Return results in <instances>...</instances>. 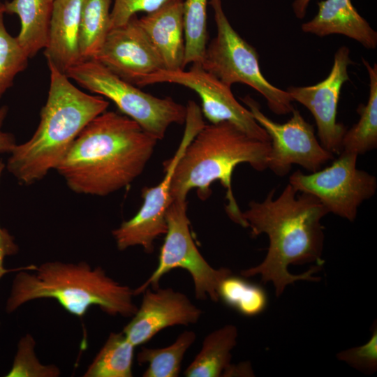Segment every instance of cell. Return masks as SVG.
Wrapping results in <instances>:
<instances>
[{
    "label": "cell",
    "mask_w": 377,
    "mask_h": 377,
    "mask_svg": "<svg viewBox=\"0 0 377 377\" xmlns=\"http://www.w3.org/2000/svg\"><path fill=\"white\" fill-rule=\"evenodd\" d=\"M272 188L261 202H250L242 212L253 237L266 234L269 247L258 265L241 272L244 277L259 275L271 283L277 297L299 281L316 282L314 274L324 263L322 219L329 212L313 195L300 192L288 184L277 198Z\"/></svg>",
    "instance_id": "obj_1"
},
{
    "label": "cell",
    "mask_w": 377,
    "mask_h": 377,
    "mask_svg": "<svg viewBox=\"0 0 377 377\" xmlns=\"http://www.w3.org/2000/svg\"><path fill=\"white\" fill-rule=\"evenodd\" d=\"M157 141L128 117L105 111L83 128L55 170L73 192L105 196L142 173Z\"/></svg>",
    "instance_id": "obj_2"
},
{
    "label": "cell",
    "mask_w": 377,
    "mask_h": 377,
    "mask_svg": "<svg viewBox=\"0 0 377 377\" xmlns=\"http://www.w3.org/2000/svg\"><path fill=\"white\" fill-rule=\"evenodd\" d=\"M50 87L40 122L32 137L16 145L7 169L24 185H31L56 169L72 143L110 103L103 97L81 91L52 62L47 61Z\"/></svg>",
    "instance_id": "obj_3"
},
{
    "label": "cell",
    "mask_w": 377,
    "mask_h": 377,
    "mask_svg": "<svg viewBox=\"0 0 377 377\" xmlns=\"http://www.w3.org/2000/svg\"><path fill=\"white\" fill-rule=\"evenodd\" d=\"M270 142L253 138L228 121L205 125L186 148L172 179V200H186L196 189L198 198L207 200L210 186L219 181L226 191V211L229 218L248 228L232 189V175L237 165L248 163L258 171L267 168Z\"/></svg>",
    "instance_id": "obj_4"
},
{
    "label": "cell",
    "mask_w": 377,
    "mask_h": 377,
    "mask_svg": "<svg viewBox=\"0 0 377 377\" xmlns=\"http://www.w3.org/2000/svg\"><path fill=\"white\" fill-rule=\"evenodd\" d=\"M133 296V290L109 277L101 267L92 268L83 261H52L17 272L6 311L11 313L28 302L52 298L81 318L92 306L109 315L132 317L138 309Z\"/></svg>",
    "instance_id": "obj_5"
},
{
    "label": "cell",
    "mask_w": 377,
    "mask_h": 377,
    "mask_svg": "<svg viewBox=\"0 0 377 377\" xmlns=\"http://www.w3.org/2000/svg\"><path fill=\"white\" fill-rule=\"evenodd\" d=\"M65 74L84 89L110 99L157 140L164 138L171 124L185 123L186 106L171 97L158 98L142 91L96 59H82Z\"/></svg>",
    "instance_id": "obj_6"
},
{
    "label": "cell",
    "mask_w": 377,
    "mask_h": 377,
    "mask_svg": "<svg viewBox=\"0 0 377 377\" xmlns=\"http://www.w3.org/2000/svg\"><path fill=\"white\" fill-rule=\"evenodd\" d=\"M216 27V36L207 46L202 66L231 87L235 83L249 86L266 100L269 110L279 115L294 109L287 91L272 84L261 72L256 50L232 27L221 0H210Z\"/></svg>",
    "instance_id": "obj_7"
},
{
    "label": "cell",
    "mask_w": 377,
    "mask_h": 377,
    "mask_svg": "<svg viewBox=\"0 0 377 377\" xmlns=\"http://www.w3.org/2000/svg\"><path fill=\"white\" fill-rule=\"evenodd\" d=\"M186 200H174L165 214L167 230L160 251L156 269L140 286L133 290L134 295L142 293L150 286L159 288L161 279L171 270L181 268L191 276L195 297H208L214 302L219 300L218 288L221 281L232 274L230 269L212 267L198 251L190 231L186 214Z\"/></svg>",
    "instance_id": "obj_8"
},
{
    "label": "cell",
    "mask_w": 377,
    "mask_h": 377,
    "mask_svg": "<svg viewBox=\"0 0 377 377\" xmlns=\"http://www.w3.org/2000/svg\"><path fill=\"white\" fill-rule=\"evenodd\" d=\"M186 107L185 129L173 156L165 161V175L156 186L142 190L143 203L137 214L112 230L119 251L140 246L147 253L154 250V242L167 230L165 214L172 202L170 190L175 169L186 148L205 125L202 112L195 102L188 101Z\"/></svg>",
    "instance_id": "obj_9"
},
{
    "label": "cell",
    "mask_w": 377,
    "mask_h": 377,
    "mask_svg": "<svg viewBox=\"0 0 377 377\" xmlns=\"http://www.w3.org/2000/svg\"><path fill=\"white\" fill-rule=\"evenodd\" d=\"M358 155L341 151L339 157L323 170L309 175L293 172L289 184L297 192L315 196L327 209L353 222L360 205L375 195V176L357 168Z\"/></svg>",
    "instance_id": "obj_10"
},
{
    "label": "cell",
    "mask_w": 377,
    "mask_h": 377,
    "mask_svg": "<svg viewBox=\"0 0 377 377\" xmlns=\"http://www.w3.org/2000/svg\"><path fill=\"white\" fill-rule=\"evenodd\" d=\"M156 83L177 84L194 91L201 100L202 113L211 124L228 121L253 138L270 142L250 110L235 98L231 87L205 70L201 64H192L188 71L161 69L141 78L136 86Z\"/></svg>",
    "instance_id": "obj_11"
},
{
    "label": "cell",
    "mask_w": 377,
    "mask_h": 377,
    "mask_svg": "<svg viewBox=\"0 0 377 377\" xmlns=\"http://www.w3.org/2000/svg\"><path fill=\"white\" fill-rule=\"evenodd\" d=\"M240 99L269 137L271 148L267 168L276 175H286L293 164L313 172L334 158V154L318 142L313 126L304 119L298 110L294 108L290 119L284 124H279L267 117L258 103L250 96Z\"/></svg>",
    "instance_id": "obj_12"
},
{
    "label": "cell",
    "mask_w": 377,
    "mask_h": 377,
    "mask_svg": "<svg viewBox=\"0 0 377 377\" xmlns=\"http://www.w3.org/2000/svg\"><path fill=\"white\" fill-rule=\"evenodd\" d=\"M353 63L350 50L340 47L334 53L333 65L327 77L311 86L289 87L292 99L306 108L314 117L321 145L332 154L342 151L346 127L337 121L342 87L349 80L348 68Z\"/></svg>",
    "instance_id": "obj_13"
},
{
    "label": "cell",
    "mask_w": 377,
    "mask_h": 377,
    "mask_svg": "<svg viewBox=\"0 0 377 377\" xmlns=\"http://www.w3.org/2000/svg\"><path fill=\"white\" fill-rule=\"evenodd\" d=\"M94 59L135 86L143 77L164 69L162 59L137 15L110 30Z\"/></svg>",
    "instance_id": "obj_14"
},
{
    "label": "cell",
    "mask_w": 377,
    "mask_h": 377,
    "mask_svg": "<svg viewBox=\"0 0 377 377\" xmlns=\"http://www.w3.org/2000/svg\"><path fill=\"white\" fill-rule=\"evenodd\" d=\"M142 293L140 307L122 331L135 346L166 327L195 324L202 313L185 294L172 288H147Z\"/></svg>",
    "instance_id": "obj_15"
},
{
    "label": "cell",
    "mask_w": 377,
    "mask_h": 377,
    "mask_svg": "<svg viewBox=\"0 0 377 377\" xmlns=\"http://www.w3.org/2000/svg\"><path fill=\"white\" fill-rule=\"evenodd\" d=\"M183 1L167 4L139 18L163 63L164 69H184L185 39Z\"/></svg>",
    "instance_id": "obj_16"
},
{
    "label": "cell",
    "mask_w": 377,
    "mask_h": 377,
    "mask_svg": "<svg viewBox=\"0 0 377 377\" xmlns=\"http://www.w3.org/2000/svg\"><path fill=\"white\" fill-rule=\"evenodd\" d=\"M316 15L301 25L304 33L324 37L341 34L360 43L367 49L377 47V32L362 17L351 0H322Z\"/></svg>",
    "instance_id": "obj_17"
},
{
    "label": "cell",
    "mask_w": 377,
    "mask_h": 377,
    "mask_svg": "<svg viewBox=\"0 0 377 377\" xmlns=\"http://www.w3.org/2000/svg\"><path fill=\"white\" fill-rule=\"evenodd\" d=\"M81 4L82 0H53L44 55L64 73L82 60L79 48Z\"/></svg>",
    "instance_id": "obj_18"
},
{
    "label": "cell",
    "mask_w": 377,
    "mask_h": 377,
    "mask_svg": "<svg viewBox=\"0 0 377 377\" xmlns=\"http://www.w3.org/2000/svg\"><path fill=\"white\" fill-rule=\"evenodd\" d=\"M4 3L5 13L18 16L20 30L16 36L29 56L45 49L48 39L53 0H11Z\"/></svg>",
    "instance_id": "obj_19"
},
{
    "label": "cell",
    "mask_w": 377,
    "mask_h": 377,
    "mask_svg": "<svg viewBox=\"0 0 377 377\" xmlns=\"http://www.w3.org/2000/svg\"><path fill=\"white\" fill-rule=\"evenodd\" d=\"M237 328L227 324L208 334L202 348L185 369L186 377H221L230 364L231 351L237 344Z\"/></svg>",
    "instance_id": "obj_20"
},
{
    "label": "cell",
    "mask_w": 377,
    "mask_h": 377,
    "mask_svg": "<svg viewBox=\"0 0 377 377\" xmlns=\"http://www.w3.org/2000/svg\"><path fill=\"white\" fill-rule=\"evenodd\" d=\"M369 77V97L365 105L357 111L360 118L357 124L346 130L342 140V151L357 155L364 154L377 147V65L371 66L362 58Z\"/></svg>",
    "instance_id": "obj_21"
},
{
    "label": "cell",
    "mask_w": 377,
    "mask_h": 377,
    "mask_svg": "<svg viewBox=\"0 0 377 377\" xmlns=\"http://www.w3.org/2000/svg\"><path fill=\"white\" fill-rule=\"evenodd\" d=\"M112 0H82L79 48L82 59H95L110 30Z\"/></svg>",
    "instance_id": "obj_22"
},
{
    "label": "cell",
    "mask_w": 377,
    "mask_h": 377,
    "mask_svg": "<svg viewBox=\"0 0 377 377\" xmlns=\"http://www.w3.org/2000/svg\"><path fill=\"white\" fill-rule=\"evenodd\" d=\"M135 347L123 332L110 333L83 376H133Z\"/></svg>",
    "instance_id": "obj_23"
},
{
    "label": "cell",
    "mask_w": 377,
    "mask_h": 377,
    "mask_svg": "<svg viewBox=\"0 0 377 377\" xmlns=\"http://www.w3.org/2000/svg\"><path fill=\"white\" fill-rule=\"evenodd\" d=\"M193 331L181 333L171 345L161 348L142 347L137 355L140 364H147L143 377H177L184 355L195 342Z\"/></svg>",
    "instance_id": "obj_24"
},
{
    "label": "cell",
    "mask_w": 377,
    "mask_h": 377,
    "mask_svg": "<svg viewBox=\"0 0 377 377\" xmlns=\"http://www.w3.org/2000/svg\"><path fill=\"white\" fill-rule=\"evenodd\" d=\"M218 295L228 306L248 317L263 313L268 304L267 294L261 286L232 274L220 283Z\"/></svg>",
    "instance_id": "obj_25"
},
{
    "label": "cell",
    "mask_w": 377,
    "mask_h": 377,
    "mask_svg": "<svg viewBox=\"0 0 377 377\" xmlns=\"http://www.w3.org/2000/svg\"><path fill=\"white\" fill-rule=\"evenodd\" d=\"M208 0H184V68L201 64L207 47V5Z\"/></svg>",
    "instance_id": "obj_26"
},
{
    "label": "cell",
    "mask_w": 377,
    "mask_h": 377,
    "mask_svg": "<svg viewBox=\"0 0 377 377\" xmlns=\"http://www.w3.org/2000/svg\"><path fill=\"white\" fill-rule=\"evenodd\" d=\"M29 59L17 37L7 31L3 15L0 16V99L12 87L16 75L26 69Z\"/></svg>",
    "instance_id": "obj_27"
},
{
    "label": "cell",
    "mask_w": 377,
    "mask_h": 377,
    "mask_svg": "<svg viewBox=\"0 0 377 377\" xmlns=\"http://www.w3.org/2000/svg\"><path fill=\"white\" fill-rule=\"evenodd\" d=\"M36 341L31 334L22 337L17 344V353L6 377H57L59 369L54 364H42L37 358Z\"/></svg>",
    "instance_id": "obj_28"
},
{
    "label": "cell",
    "mask_w": 377,
    "mask_h": 377,
    "mask_svg": "<svg viewBox=\"0 0 377 377\" xmlns=\"http://www.w3.org/2000/svg\"><path fill=\"white\" fill-rule=\"evenodd\" d=\"M337 358L365 374L377 370V327L373 325L370 339L364 344L348 348L337 354Z\"/></svg>",
    "instance_id": "obj_29"
},
{
    "label": "cell",
    "mask_w": 377,
    "mask_h": 377,
    "mask_svg": "<svg viewBox=\"0 0 377 377\" xmlns=\"http://www.w3.org/2000/svg\"><path fill=\"white\" fill-rule=\"evenodd\" d=\"M181 0H114L110 12V29L128 22L139 12L149 13Z\"/></svg>",
    "instance_id": "obj_30"
},
{
    "label": "cell",
    "mask_w": 377,
    "mask_h": 377,
    "mask_svg": "<svg viewBox=\"0 0 377 377\" xmlns=\"http://www.w3.org/2000/svg\"><path fill=\"white\" fill-rule=\"evenodd\" d=\"M4 168V164L0 162V177ZM19 251L17 244L15 242V239L8 230L0 226V279L7 273L10 272H18L23 269L31 268L35 265H29L14 269H6L3 266L4 259L6 256L16 254Z\"/></svg>",
    "instance_id": "obj_31"
},
{
    "label": "cell",
    "mask_w": 377,
    "mask_h": 377,
    "mask_svg": "<svg viewBox=\"0 0 377 377\" xmlns=\"http://www.w3.org/2000/svg\"><path fill=\"white\" fill-rule=\"evenodd\" d=\"M8 111L6 105L0 108V153H10L17 145L15 136L12 133L1 131Z\"/></svg>",
    "instance_id": "obj_32"
},
{
    "label": "cell",
    "mask_w": 377,
    "mask_h": 377,
    "mask_svg": "<svg viewBox=\"0 0 377 377\" xmlns=\"http://www.w3.org/2000/svg\"><path fill=\"white\" fill-rule=\"evenodd\" d=\"M254 376L251 364L249 362H240L237 364L230 363L222 374V377Z\"/></svg>",
    "instance_id": "obj_33"
},
{
    "label": "cell",
    "mask_w": 377,
    "mask_h": 377,
    "mask_svg": "<svg viewBox=\"0 0 377 377\" xmlns=\"http://www.w3.org/2000/svg\"><path fill=\"white\" fill-rule=\"evenodd\" d=\"M311 0H294L292 4L293 13L298 19H303Z\"/></svg>",
    "instance_id": "obj_34"
},
{
    "label": "cell",
    "mask_w": 377,
    "mask_h": 377,
    "mask_svg": "<svg viewBox=\"0 0 377 377\" xmlns=\"http://www.w3.org/2000/svg\"><path fill=\"white\" fill-rule=\"evenodd\" d=\"M5 14L4 3L0 1V16Z\"/></svg>",
    "instance_id": "obj_35"
}]
</instances>
